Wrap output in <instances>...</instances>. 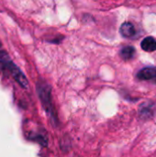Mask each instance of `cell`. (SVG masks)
<instances>
[{
    "label": "cell",
    "mask_w": 156,
    "mask_h": 157,
    "mask_svg": "<svg viewBox=\"0 0 156 157\" xmlns=\"http://www.w3.org/2000/svg\"><path fill=\"white\" fill-rule=\"evenodd\" d=\"M135 53H136V50H135L134 47L127 46V47H124L123 49H121V51L120 52V55L123 60L128 61V60L133 59L134 56H135Z\"/></svg>",
    "instance_id": "obj_6"
},
{
    "label": "cell",
    "mask_w": 156,
    "mask_h": 157,
    "mask_svg": "<svg viewBox=\"0 0 156 157\" xmlns=\"http://www.w3.org/2000/svg\"><path fill=\"white\" fill-rule=\"evenodd\" d=\"M137 78L141 81H149L156 84V67H145L139 71Z\"/></svg>",
    "instance_id": "obj_3"
},
{
    "label": "cell",
    "mask_w": 156,
    "mask_h": 157,
    "mask_svg": "<svg viewBox=\"0 0 156 157\" xmlns=\"http://www.w3.org/2000/svg\"><path fill=\"white\" fill-rule=\"evenodd\" d=\"M0 59H1V63L3 64L4 69L8 71L14 80L23 88H28L29 87V81L23 72L10 60L9 55L6 51H0Z\"/></svg>",
    "instance_id": "obj_1"
},
{
    "label": "cell",
    "mask_w": 156,
    "mask_h": 157,
    "mask_svg": "<svg viewBox=\"0 0 156 157\" xmlns=\"http://www.w3.org/2000/svg\"><path fill=\"white\" fill-rule=\"evenodd\" d=\"M142 49L145 52H152L156 51V40L153 37H147L142 41Z\"/></svg>",
    "instance_id": "obj_5"
},
{
    "label": "cell",
    "mask_w": 156,
    "mask_h": 157,
    "mask_svg": "<svg viewBox=\"0 0 156 157\" xmlns=\"http://www.w3.org/2000/svg\"><path fill=\"white\" fill-rule=\"evenodd\" d=\"M1 46H2V45H1V42H0V47H1Z\"/></svg>",
    "instance_id": "obj_7"
},
{
    "label": "cell",
    "mask_w": 156,
    "mask_h": 157,
    "mask_svg": "<svg viewBox=\"0 0 156 157\" xmlns=\"http://www.w3.org/2000/svg\"><path fill=\"white\" fill-rule=\"evenodd\" d=\"M120 34L124 38H132L136 34L135 27L131 22H124L120 27Z\"/></svg>",
    "instance_id": "obj_4"
},
{
    "label": "cell",
    "mask_w": 156,
    "mask_h": 157,
    "mask_svg": "<svg viewBox=\"0 0 156 157\" xmlns=\"http://www.w3.org/2000/svg\"><path fill=\"white\" fill-rule=\"evenodd\" d=\"M37 92L40 102L48 113L51 118H55V114L53 111V107L51 103V87L50 86L44 81H39L37 83Z\"/></svg>",
    "instance_id": "obj_2"
}]
</instances>
